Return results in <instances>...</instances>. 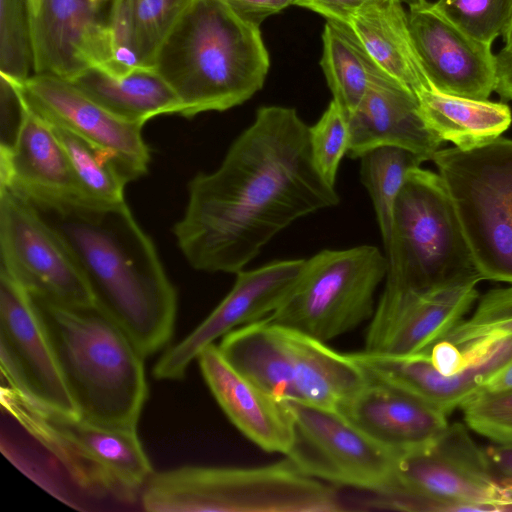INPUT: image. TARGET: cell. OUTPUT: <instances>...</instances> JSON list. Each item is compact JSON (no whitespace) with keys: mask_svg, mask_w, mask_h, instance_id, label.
<instances>
[{"mask_svg":"<svg viewBox=\"0 0 512 512\" xmlns=\"http://www.w3.org/2000/svg\"><path fill=\"white\" fill-rule=\"evenodd\" d=\"M339 203L294 108L262 106L213 172L188 184L177 244L196 270L237 273L297 219Z\"/></svg>","mask_w":512,"mask_h":512,"instance_id":"6da1fadb","label":"cell"},{"mask_svg":"<svg viewBox=\"0 0 512 512\" xmlns=\"http://www.w3.org/2000/svg\"><path fill=\"white\" fill-rule=\"evenodd\" d=\"M32 205L71 252L96 307L144 357L166 349L174 333L177 292L125 201Z\"/></svg>","mask_w":512,"mask_h":512,"instance_id":"7a4b0ae2","label":"cell"},{"mask_svg":"<svg viewBox=\"0 0 512 512\" xmlns=\"http://www.w3.org/2000/svg\"><path fill=\"white\" fill-rule=\"evenodd\" d=\"M153 67L177 95L180 115L225 111L264 85L270 59L259 27L224 0H195L164 40Z\"/></svg>","mask_w":512,"mask_h":512,"instance_id":"3957f363","label":"cell"},{"mask_svg":"<svg viewBox=\"0 0 512 512\" xmlns=\"http://www.w3.org/2000/svg\"><path fill=\"white\" fill-rule=\"evenodd\" d=\"M31 297L79 416L102 426L137 429L148 384L145 357L127 334L96 306Z\"/></svg>","mask_w":512,"mask_h":512,"instance_id":"277c9868","label":"cell"},{"mask_svg":"<svg viewBox=\"0 0 512 512\" xmlns=\"http://www.w3.org/2000/svg\"><path fill=\"white\" fill-rule=\"evenodd\" d=\"M149 512H335L336 490L288 459L261 466L187 465L153 472L140 494Z\"/></svg>","mask_w":512,"mask_h":512,"instance_id":"5b68a950","label":"cell"},{"mask_svg":"<svg viewBox=\"0 0 512 512\" xmlns=\"http://www.w3.org/2000/svg\"><path fill=\"white\" fill-rule=\"evenodd\" d=\"M384 247V288L424 296L483 280L438 173H408Z\"/></svg>","mask_w":512,"mask_h":512,"instance_id":"8992f818","label":"cell"},{"mask_svg":"<svg viewBox=\"0 0 512 512\" xmlns=\"http://www.w3.org/2000/svg\"><path fill=\"white\" fill-rule=\"evenodd\" d=\"M1 405L81 488L134 502L153 473L137 429L112 428L44 408L10 385Z\"/></svg>","mask_w":512,"mask_h":512,"instance_id":"52a82bcc","label":"cell"},{"mask_svg":"<svg viewBox=\"0 0 512 512\" xmlns=\"http://www.w3.org/2000/svg\"><path fill=\"white\" fill-rule=\"evenodd\" d=\"M483 280L512 284V139L433 156Z\"/></svg>","mask_w":512,"mask_h":512,"instance_id":"ba28073f","label":"cell"},{"mask_svg":"<svg viewBox=\"0 0 512 512\" xmlns=\"http://www.w3.org/2000/svg\"><path fill=\"white\" fill-rule=\"evenodd\" d=\"M378 506L408 511H512V483L492 471L461 423L431 444L399 456L396 488Z\"/></svg>","mask_w":512,"mask_h":512,"instance_id":"9c48e42d","label":"cell"},{"mask_svg":"<svg viewBox=\"0 0 512 512\" xmlns=\"http://www.w3.org/2000/svg\"><path fill=\"white\" fill-rule=\"evenodd\" d=\"M387 258L371 245L325 249L305 260L290 294L268 318L327 342L370 320Z\"/></svg>","mask_w":512,"mask_h":512,"instance_id":"30bf717a","label":"cell"},{"mask_svg":"<svg viewBox=\"0 0 512 512\" xmlns=\"http://www.w3.org/2000/svg\"><path fill=\"white\" fill-rule=\"evenodd\" d=\"M285 402L293 421V441L286 456L298 470L380 496L395 491L402 453L379 444L336 410Z\"/></svg>","mask_w":512,"mask_h":512,"instance_id":"8fae6325","label":"cell"},{"mask_svg":"<svg viewBox=\"0 0 512 512\" xmlns=\"http://www.w3.org/2000/svg\"><path fill=\"white\" fill-rule=\"evenodd\" d=\"M369 377L411 394L449 415L474 397L485 381L512 361V335L461 351L442 339L428 353L393 356L365 353Z\"/></svg>","mask_w":512,"mask_h":512,"instance_id":"7c38bea8","label":"cell"},{"mask_svg":"<svg viewBox=\"0 0 512 512\" xmlns=\"http://www.w3.org/2000/svg\"><path fill=\"white\" fill-rule=\"evenodd\" d=\"M1 264L31 295L92 307L93 294L71 252L36 208L0 188Z\"/></svg>","mask_w":512,"mask_h":512,"instance_id":"4fadbf2b","label":"cell"},{"mask_svg":"<svg viewBox=\"0 0 512 512\" xmlns=\"http://www.w3.org/2000/svg\"><path fill=\"white\" fill-rule=\"evenodd\" d=\"M0 364L6 383L36 404L79 416L30 293L2 265Z\"/></svg>","mask_w":512,"mask_h":512,"instance_id":"5bb4252c","label":"cell"},{"mask_svg":"<svg viewBox=\"0 0 512 512\" xmlns=\"http://www.w3.org/2000/svg\"><path fill=\"white\" fill-rule=\"evenodd\" d=\"M305 259L273 261L236 273L230 292L186 337L170 345L153 368L157 380L183 379L189 365L207 346L233 329L271 315L295 286Z\"/></svg>","mask_w":512,"mask_h":512,"instance_id":"9a60e30c","label":"cell"},{"mask_svg":"<svg viewBox=\"0 0 512 512\" xmlns=\"http://www.w3.org/2000/svg\"><path fill=\"white\" fill-rule=\"evenodd\" d=\"M19 88L30 111L109 151L129 181L147 172L150 154L142 136L144 125L115 116L58 77L33 74Z\"/></svg>","mask_w":512,"mask_h":512,"instance_id":"2e32d148","label":"cell"},{"mask_svg":"<svg viewBox=\"0 0 512 512\" xmlns=\"http://www.w3.org/2000/svg\"><path fill=\"white\" fill-rule=\"evenodd\" d=\"M477 282L419 296L384 288L365 337L364 351L408 356L428 353L464 318L478 298Z\"/></svg>","mask_w":512,"mask_h":512,"instance_id":"e0dca14e","label":"cell"},{"mask_svg":"<svg viewBox=\"0 0 512 512\" xmlns=\"http://www.w3.org/2000/svg\"><path fill=\"white\" fill-rule=\"evenodd\" d=\"M412 40L431 86L443 93L488 100L496 59L491 45L465 34L427 0L409 6Z\"/></svg>","mask_w":512,"mask_h":512,"instance_id":"ac0fdd59","label":"cell"},{"mask_svg":"<svg viewBox=\"0 0 512 512\" xmlns=\"http://www.w3.org/2000/svg\"><path fill=\"white\" fill-rule=\"evenodd\" d=\"M108 2L32 0L34 74L70 81L89 68H106Z\"/></svg>","mask_w":512,"mask_h":512,"instance_id":"d6986e66","label":"cell"},{"mask_svg":"<svg viewBox=\"0 0 512 512\" xmlns=\"http://www.w3.org/2000/svg\"><path fill=\"white\" fill-rule=\"evenodd\" d=\"M347 123L351 158L377 147L397 146L432 160L443 143L425 124L415 92L373 60L368 89Z\"/></svg>","mask_w":512,"mask_h":512,"instance_id":"ffe728a7","label":"cell"},{"mask_svg":"<svg viewBox=\"0 0 512 512\" xmlns=\"http://www.w3.org/2000/svg\"><path fill=\"white\" fill-rule=\"evenodd\" d=\"M0 188L35 205L90 203L53 127L29 109L13 150L0 154Z\"/></svg>","mask_w":512,"mask_h":512,"instance_id":"44dd1931","label":"cell"},{"mask_svg":"<svg viewBox=\"0 0 512 512\" xmlns=\"http://www.w3.org/2000/svg\"><path fill=\"white\" fill-rule=\"evenodd\" d=\"M196 360L209 390L233 425L261 449L286 455L293 441V421L286 402L240 374L214 343Z\"/></svg>","mask_w":512,"mask_h":512,"instance_id":"7402d4cb","label":"cell"},{"mask_svg":"<svg viewBox=\"0 0 512 512\" xmlns=\"http://www.w3.org/2000/svg\"><path fill=\"white\" fill-rule=\"evenodd\" d=\"M338 412L370 438L399 453L431 444L449 425L447 415L431 404L371 379Z\"/></svg>","mask_w":512,"mask_h":512,"instance_id":"603a6c76","label":"cell"},{"mask_svg":"<svg viewBox=\"0 0 512 512\" xmlns=\"http://www.w3.org/2000/svg\"><path fill=\"white\" fill-rule=\"evenodd\" d=\"M218 348L234 369L258 387L277 399L295 400L290 328L266 317L228 332Z\"/></svg>","mask_w":512,"mask_h":512,"instance_id":"cb8c5ba5","label":"cell"},{"mask_svg":"<svg viewBox=\"0 0 512 512\" xmlns=\"http://www.w3.org/2000/svg\"><path fill=\"white\" fill-rule=\"evenodd\" d=\"M403 5L401 0H369L349 25L372 60L417 94L433 87L414 46Z\"/></svg>","mask_w":512,"mask_h":512,"instance_id":"d4e9b609","label":"cell"},{"mask_svg":"<svg viewBox=\"0 0 512 512\" xmlns=\"http://www.w3.org/2000/svg\"><path fill=\"white\" fill-rule=\"evenodd\" d=\"M69 82L128 122L144 125L153 117L181 110L177 95L154 67H138L122 76L92 67Z\"/></svg>","mask_w":512,"mask_h":512,"instance_id":"484cf974","label":"cell"},{"mask_svg":"<svg viewBox=\"0 0 512 512\" xmlns=\"http://www.w3.org/2000/svg\"><path fill=\"white\" fill-rule=\"evenodd\" d=\"M289 328V327H288ZM294 353V401L336 410L369 381L351 358L326 342L290 328Z\"/></svg>","mask_w":512,"mask_h":512,"instance_id":"4316f807","label":"cell"},{"mask_svg":"<svg viewBox=\"0 0 512 512\" xmlns=\"http://www.w3.org/2000/svg\"><path fill=\"white\" fill-rule=\"evenodd\" d=\"M421 116L442 141L467 150L489 143L512 122L509 106L501 102L476 100L440 92L434 88L417 94Z\"/></svg>","mask_w":512,"mask_h":512,"instance_id":"83f0119b","label":"cell"},{"mask_svg":"<svg viewBox=\"0 0 512 512\" xmlns=\"http://www.w3.org/2000/svg\"><path fill=\"white\" fill-rule=\"evenodd\" d=\"M322 43L320 66L332 100L348 120L368 89L372 58L349 24L327 20Z\"/></svg>","mask_w":512,"mask_h":512,"instance_id":"f1b7e54d","label":"cell"},{"mask_svg":"<svg viewBox=\"0 0 512 512\" xmlns=\"http://www.w3.org/2000/svg\"><path fill=\"white\" fill-rule=\"evenodd\" d=\"M361 179L373 203L384 244L389 240L393 208L408 173L427 161L397 146H381L360 157Z\"/></svg>","mask_w":512,"mask_h":512,"instance_id":"f546056e","label":"cell"},{"mask_svg":"<svg viewBox=\"0 0 512 512\" xmlns=\"http://www.w3.org/2000/svg\"><path fill=\"white\" fill-rule=\"evenodd\" d=\"M51 126L69 156L87 200L106 205L124 202V187L129 180L118 160L71 131Z\"/></svg>","mask_w":512,"mask_h":512,"instance_id":"4dcf8cb0","label":"cell"},{"mask_svg":"<svg viewBox=\"0 0 512 512\" xmlns=\"http://www.w3.org/2000/svg\"><path fill=\"white\" fill-rule=\"evenodd\" d=\"M0 74L19 84L34 74L32 0H0Z\"/></svg>","mask_w":512,"mask_h":512,"instance_id":"1f68e13d","label":"cell"},{"mask_svg":"<svg viewBox=\"0 0 512 512\" xmlns=\"http://www.w3.org/2000/svg\"><path fill=\"white\" fill-rule=\"evenodd\" d=\"M434 4L457 28L487 45L503 35L512 11V0H437Z\"/></svg>","mask_w":512,"mask_h":512,"instance_id":"d6a6232c","label":"cell"},{"mask_svg":"<svg viewBox=\"0 0 512 512\" xmlns=\"http://www.w3.org/2000/svg\"><path fill=\"white\" fill-rule=\"evenodd\" d=\"M512 335V286L492 289L478 301L472 315L444 339L461 348L483 338Z\"/></svg>","mask_w":512,"mask_h":512,"instance_id":"836d02e7","label":"cell"},{"mask_svg":"<svg viewBox=\"0 0 512 512\" xmlns=\"http://www.w3.org/2000/svg\"><path fill=\"white\" fill-rule=\"evenodd\" d=\"M309 135L314 165L323 179L334 186L339 164L348 152L349 128L333 100L320 119L309 127Z\"/></svg>","mask_w":512,"mask_h":512,"instance_id":"e575fe53","label":"cell"},{"mask_svg":"<svg viewBox=\"0 0 512 512\" xmlns=\"http://www.w3.org/2000/svg\"><path fill=\"white\" fill-rule=\"evenodd\" d=\"M107 30L110 57L105 71L122 76L148 67L140 52L134 0H111Z\"/></svg>","mask_w":512,"mask_h":512,"instance_id":"d590c367","label":"cell"},{"mask_svg":"<svg viewBox=\"0 0 512 512\" xmlns=\"http://www.w3.org/2000/svg\"><path fill=\"white\" fill-rule=\"evenodd\" d=\"M195 0H134L141 56L153 67L160 46Z\"/></svg>","mask_w":512,"mask_h":512,"instance_id":"8d00e7d4","label":"cell"},{"mask_svg":"<svg viewBox=\"0 0 512 512\" xmlns=\"http://www.w3.org/2000/svg\"><path fill=\"white\" fill-rule=\"evenodd\" d=\"M468 428L493 442H512V390L477 393L461 406Z\"/></svg>","mask_w":512,"mask_h":512,"instance_id":"74e56055","label":"cell"},{"mask_svg":"<svg viewBox=\"0 0 512 512\" xmlns=\"http://www.w3.org/2000/svg\"><path fill=\"white\" fill-rule=\"evenodd\" d=\"M0 154L10 153L28 113L19 84L0 74Z\"/></svg>","mask_w":512,"mask_h":512,"instance_id":"f35d334b","label":"cell"},{"mask_svg":"<svg viewBox=\"0 0 512 512\" xmlns=\"http://www.w3.org/2000/svg\"><path fill=\"white\" fill-rule=\"evenodd\" d=\"M230 9L243 21L259 27L269 16L278 13L296 0H224Z\"/></svg>","mask_w":512,"mask_h":512,"instance_id":"ab89813d","label":"cell"},{"mask_svg":"<svg viewBox=\"0 0 512 512\" xmlns=\"http://www.w3.org/2000/svg\"><path fill=\"white\" fill-rule=\"evenodd\" d=\"M369 0H296L295 5L312 10L326 20L349 24L354 13Z\"/></svg>","mask_w":512,"mask_h":512,"instance_id":"60d3db41","label":"cell"},{"mask_svg":"<svg viewBox=\"0 0 512 512\" xmlns=\"http://www.w3.org/2000/svg\"><path fill=\"white\" fill-rule=\"evenodd\" d=\"M484 451L494 474L502 480L512 481V442H494Z\"/></svg>","mask_w":512,"mask_h":512,"instance_id":"b9f144b4","label":"cell"},{"mask_svg":"<svg viewBox=\"0 0 512 512\" xmlns=\"http://www.w3.org/2000/svg\"><path fill=\"white\" fill-rule=\"evenodd\" d=\"M496 81L494 91L501 98L512 100V51L501 49L496 55Z\"/></svg>","mask_w":512,"mask_h":512,"instance_id":"7bdbcfd3","label":"cell"},{"mask_svg":"<svg viewBox=\"0 0 512 512\" xmlns=\"http://www.w3.org/2000/svg\"><path fill=\"white\" fill-rule=\"evenodd\" d=\"M512 390V361L494 372L478 393H504Z\"/></svg>","mask_w":512,"mask_h":512,"instance_id":"ee69618b","label":"cell"},{"mask_svg":"<svg viewBox=\"0 0 512 512\" xmlns=\"http://www.w3.org/2000/svg\"><path fill=\"white\" fill-rule=\"evenodd\" d=\"M503 41H504V47L503 49L512 51V11L510 14L509 21L507 23V26L504 30V33L502 35Z\"/></svg>","mask_w":512,"mask_h":512,"instance_id":"f6af8a7d","label":"cell"},{"mask_svg":"<svg viewBox=\"0 0 512 512\" xmlns=\"http://www.w3.org/2000/svg\"><path fill=\"white\" fill-rule=\"evenodd\" d=\"M404 4L411 6V5H415V4H419V3H422L426 0H401Z\"/></svg>","mask_w":512,"mask_h":512,"instance_id":"bcb514c9","label":"cell"},{"mask_svg":"<svg viewBox=\"0 0 512 512\" xmlns=\"http://www.w3.org/2000/svg\"><path fill=\"white\" fill-rule=\"evenodd\" d=\"M88 1H91V2H94V3H105V2H108V1H111V0H88Z\"/></svg>","mask_w":512,"mask_h":512,"instance_id":"7dc6e473","label":"cell"}]
</instances>
